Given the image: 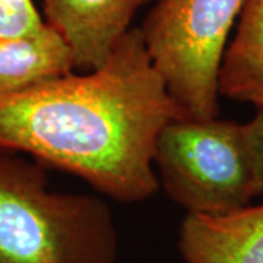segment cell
I'll return each mask as SVG.
<instances>
[{
  "instance_id": "6da1fadb",
  "label": "cell",
  "mask_w": 263,
  "mask_h": 263,
  "mask_svg": "<svg viewBox=\"0 0 263 263\" xmlns=\"http://www.w3.org/2000/svg\"><path fill=\"white\" fill-rule=\"evenodd\" d=\"M190 117L152 65L141 28H132L91 72H70L0 98V149L78 176L98 195L136 203L160 190L157 138Z\"/></svg>"
},
{
  "instance_id": "277c9868",
  "label": "cell",
  "mask_w": 263,
  "mask_h": 263,
  "mask_svg": "<svg viewBox=\"0 0 263 263\" xmlns=\"http://www.w3.org/2000/svg\"><path fill=\"white\" fill-rule=\"evenodd\" d=\"M154 167L160 187L187 214H228L254 199L238 122L171 120L157 138Z\"/></svg>"
},
{
  "instance_id": "30bf717a",
  "label": "cell",
  "mask_w": 263,
  "mask_h": 263,
  "mask_svg": "<svg viewBox=\"0 0 263 263\" xmlns=\"http://www.w3.org/2000/svg\"><path fill=\"white\" fill-rule=\"evenodd\" d=\"M241 136L252 176L254 197H263V110L252 120L241 123Z\"/></svg>"
},
{
  "instance_id": "3957f363",
  "label": "cell",
  "mask_w": 263,
  "mask_h": 263,
  "mask_svg": "<svg viewBox=\"0 0 263 263\" xmlns=\"http://www.w3.org/2000/svg\"><path fill=\"white\" fill-rule=\"evenodd\" d=\"M245 0H158L142 27L168 94L200 120L219 114L218 70Z\"/></svg>"
},
{
  "instance_id": "8992f818",
  "label": "cell",
  "mask_w": 263,
  "mask_h": 263,
  "mask_svg": "<svg viewBox=\"0 0 263 263\" xmlns=\"http://www.w3.org/2000/svg\"><path fill=\"white\" fill-rule=\"evenodd\" d=\"M177 246L184 263H263V205L221 215L187 214Z\"/></svg>"
},
{
  "instance_id": "7a4b0ae2",
  "label": "cell",
  "mask_w": 263,
  "mask_h": 263,
  "mask_svg": "<svg viewBox=\"0 0 263 263\" xmlns=\"http://www.w3.org/2000/svg\"><path fill=\"white\" fill-rule=\"evenodd\" d=\"M119 233L101 195L51 190L47 171L0 149V263H116Z\"/></svg>"
},
{
  "instance_id": "5b68a950",
  "label": "cell",
  "mask_w": 263,
  "mask_h": 263,
  "mask_svg": "<svg viewBox=\"0 0 263 263\" xmlns=\"http://www.w3.org/2000/svg\"><path fill=\"white\" fill-rule=\"evenodd\" d=\"M152 0H43L44 22L69 47L76 72L103 66Z\"/></svg>"
},
{
  "instance_id": "ba28073f",
  "label": "cell",
  "mask_w": 263,
  "mask_h": 263,
  "mask_svg": "<svg viewBox=\"0 0 263 263\" xmlns=\"http://www.w3.org/2000/svg\"><path fill=\"white\" fill-rule=\"evenodd\" d=\"M75 72L73 57L54 29L0 37V98Z\"/></svg>"
},
{
  "instance_id": "9c48e42d",
  "label": "cell",
  "mask_w": 263,
  "mask_h": 263,
  "mask_svg": "<svg viewBox=\"0 0 263 263\" xmlns=\"http://www.w3.org/2000/svg\"><path fill=\"white\" fill-rule=\"evenodd\" d=\"M46 27L32 0H0V37L32 35Z\"/></svg>"
},
{
  "instance_id": "52a82bcc",
  "label": "cell",
  "mask_w": 263,
  "mask_h": 263,
  "mask_svg": "<svg viewBox=\"0 0 263 263\" xmlns=\"http://www.w3.org/2000/svg\"><path fill=\"white\" fill-rule=\"evenodd\" d=\"M218 92L263 110V0H245L218 70Z\"/></svg>"
}]
</instances>
